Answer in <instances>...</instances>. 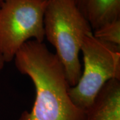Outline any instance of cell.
Wrapping results in <instances>:
<instances>
[{"label": "cell", "mask_w": 120, "mask_h": 120, "mask_svg": "<svg viewBox=\"0 0 120 120\" xmlns=\"http://www.w3.org/2000/svg\"><path fill=\"white\" fill-rule=\"evenodd\" d=\"M83 69L69 96L77 107L87 110L103 86L110 80H120V47L87 35L81 46Z\"/></svg>", "instance_id": "obj_3"}, {"label": "cell", "mask_w": 120, "mask_h": 120, "mask_svg": "<svg viewBox=\"0 0 120 120\" xmlns=\"http://www.w3.org/2000/svg\"><path fill=\"white\" fill-rule=\"evenodd\" d=\"M95 38L120 47V19L104 24L93 31Z\"/></svg>", "instance_id": "obj_7"}, {"label": "cell", "mask_w": 120, "mask_h": 120, "mask_svg": "<svg viewBox=\"0 0 120 120\" xmlns=\"http://www.w3.org/2000/svg\"><path fill=\"white\" fill-rule=\"evenodd\" d=\"M93 31L120 19V0H74Z\"/></svg>", "instance_id": "obj_6"}, {"label": "cell", "mask_w": 120, "mask_h": 120, "mask_svg": "<svg viewBox=\"0 0 120 120\" xmlns=\"http://www.w3.org/2000/svg\"><path fill=\"white\" fill-rule=\"evenodd\" d=\"M86 120H120V80L103 86L86 110Z\"/></svg>", "instance_id": "obj_5"}, {"label": "cell", "mask_w": 120, "mask_h": 120, "mask_svg": "<svg viewBox=\"0 0 120 120\" xmlns=\"http://www.w3.org/2000/svg\"><path fill=\"white\" fill-rule=\"evenodd\" d=\"M5 64V61L4 58L3 56H2L1 52H0V71L4 68Z\"/></svg>", "instance_id": "obj_8"}, {"label": "cell", "mask_w": 120, "mask_h": 120, "mask_svg": "<svg viewBox=\"0 0 120 120\" xmlns=\"http://www.w3.org/2000/svg\"><path fill=\"white\" fill-rule=\"evenodd\" d=\"M13 60L17 70L30 77L35 90L31 111L23 112L17 120H86V110L69 96L71 86L63 65L45 43L27 41Z\"/></svg>", "instance_id": "obj_1"}, {"label": "cell", "mask_w": 120, "mask_h": 120, "mask_svg": "<svg viewBox=\"0 0 120 120\" xmlns=\"http://www.w3.org/2000/svg\"><path fill=\"white\" fill-rule=\"evenodd\" d=\"M45 38L56 49L71 87L82 74L79 53L83 39L93 33L74 0H47L44 18Z\"/></svg>", "instance_id": "obj_2"}, {"label": "cell", "mask_w": 120, "mask_h": 120, "mask_svg": "<svg viewBox=\"0 0 120 120\" xmlns=\"http://www.w3.org/2000/svg\"><path fill=\"white\" fill-rule=\"evenodd\" d=\"M2 2H3V0H0V5H1V4H2Z\"/></svg>", "instance_id": "obj_9"}, {"label": "cell", "mask_w": 120, "mask_h": 120, "mask_svg": "<svg viewBox=\"0 0 120 120\" xmlns=\"http://www.w3.org/2000/svg\"><path fill=\"white\" fill-rule=\"evenodd\" d=\"M47 0H3L0 5V52L5 63L30 40L43 42Z\"/></svg>", "instance_id": "obj_4"}]
</instances>
